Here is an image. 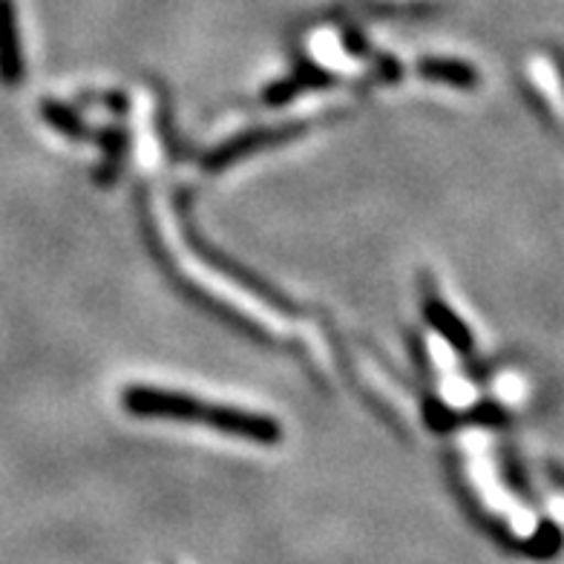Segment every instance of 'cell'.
<instances>
[{"label": "cell", "instance_id": "52a82bcc", "mask_svg": "<svg viewBox=\"0 0 564 564\" xmlns=\"http://www.w3.org/2000/svg\"><path fill=\"white\" fill-rule=\"evenodd\" d=\"M41 116H44V121H50L55 130H61L64 135H69V139H78V141L93 139L89 127L84 124L82 116H78L73 107L58 105V101H44V107H41Z\"/></svg>", "mask_w": 564, "mask_h": 564}, {"label": "cell", "instance_id": "7a4b0ae2", "mask_svg": "<svg viewBox=\"0 0 564 564\" xmlns=\"http://www.w3.org/2000/svg\"><path fill=\"white\" fill-rule=\"evenodd\" d=\"M202 423H208L210 430L230 435V438H246L253 444H276L282 438L280 421L257 412H246L237 406H219V403H205Z\"/></svg>", "mask_w": 564, "mask_h": 564}, {"label": "cell", "instance_id": "277c9868", "mask_svg": "<svg viewBox=\"0 0 564 564\" xmlns=\"http://www.w3.org/2000/svg\"><path fill=\"white\" fill-rule=\"evenodd\" d=\"M423 317H426V323H430V326L435 328V332H438V335L453 346V349H458L460 355H469V351H473L476 343H473L467 323H464L453 308H446L438 297H430L426 303H423Z\"/></svg>", "mask_w": 564, "mask_h": 564}, {"label": "cell", "instance_id": "5b68a950", "mask_svg": "<svg viewBox=\"0 0 564 564\" xmlns=\"http://www.w3.org/2000/svg\"><path fill=\"white\" fill-rule=\"evenodd\" d=\"M417 73L423 78H430V82L446 84V87L473 89L478 84L476 67H469V64L455 58H423L417 61Z\"/></svg>", "mask_w": 564, "mask_h": 564}, {"label": "cell", "instance_id": "ba28073f", "mask_svg": "<svg viewBox=\"0 0 564 564\" xmlns=\"http://www.w3.org/2000/svg\"><path fill=\"white\" fill-rule=\"evenodd\" d=\"M300 82H280L265 93V101L268 105H282V101H289V98L297 96Z\"/></svg>", "mask_w": 564, "mask_h": 564}, {"label": "cell", "instance_id": "6da1fadb", "mask_svg": "<svg viewBox=\"0 0 564 564\" xmlns=\"http://www.w3.org/2000/svg\"><path fill=\"white\" fill-rule=\"evenodd\" d=\"M121 403L135 417H167V421H202L205 401L185 392H164V389L130 387L121 394Z\"/></svg>", "mask_w": 564, "mask_h": 564}, {"label": "cell", "instance_id": "3957f363", "mask_svg": "<svg viewBox=\"0 0 564 564\" xmlns=\"http://www.w3.org/2000/svg\"><path fill=\"white\" fill-rule=\"evenodd\" d=\"M23 82V46L15 0H0V84L18 87Z\"/></svg>", "mask_w": 564, "mask_h": 564}, {"label": "cell", "instance_id": "8992f818", "mask_svg": "<svg viewBox=\"0 0 564 564\" xmlns=\"http://www.w3.org/2000/svg\"><path fill=\"white\" fill-rule=\"evenodd\" d=\"M291 133H294V130H289V127H280V130H257V133L242 135V139H234L230 144H225L223 150H216L214 156L208 159V164L210 167H223V164L234 162V159L242 156V153H248V150L260 148V144H274V141L289 139Z\"/></svg>", "mask_w": 564, "mask_h": 564}]
</instances>
